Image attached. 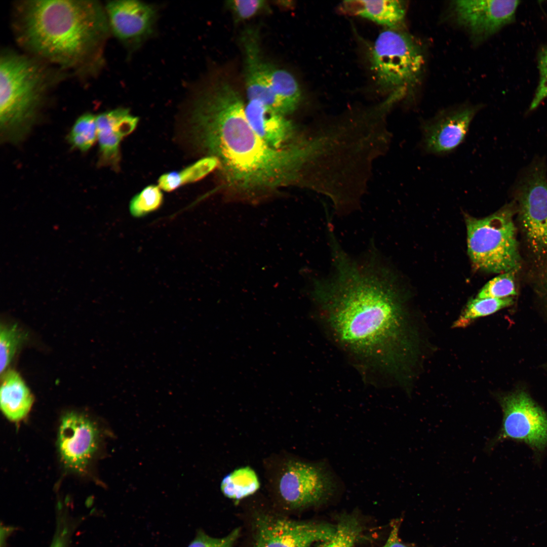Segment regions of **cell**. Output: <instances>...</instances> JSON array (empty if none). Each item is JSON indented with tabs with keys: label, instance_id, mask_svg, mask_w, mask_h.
<instances>
[{
	"label": "cell",
	"instance_id": "d4e9b609",
	"mask_svg": "<svg viewBox=\"0 0 547 547\" xmlns=\"http://www.w3.org/2000/svg\"><path fill=\"white\" fill-rule=\"evenodd\" d=\"M362 527L359 520L353 516L340 519L336 526V532L329 540L322 542L319 547H353L360 538Z\"/></svg>",
	"mask_w": 547,
	"mask_h": 547
},
{
	"label": "cell",
	"instance_id": "4dcf8cb0",
	"mask_svg": "<svg viewBox=\"0 0 547 547\" xmlns=\"http://www.w3.org/2000/svg\"><path fill=\"white\" fill-rule=\"evenodd\" d=\"M539 72V84L530 106V110L535 109L547 98V46L542 48L538 57Z\"/></svg>",
	"mask_w": 547,
	"mask_h": 547
},
{
	"label": "cell",
	"instance_id": "7c38bea8",
	"mask_svg": "<svg viewBox=\"0 0 547 547\" xmlns=\"http://www.w3.org/2000/svg\"><path fill=\"white\" fill-rule=\"evenodd\" d=\"M520 1H456L452 4L458 22L478 39L486 38L514 21Z\"/></svg>",
	"mask_w": 547,
	"mask_h": 547
},
{
	"label": "cell",
	"instance_id": "f546056e",
	"mask_svg": "<svg viewBox=\"0 0 547 547\" xmlns=\"http://www.w3.org/2000/svg\"><path fill=\"white\" fill-rule=\"evenodd\" d=\"M240 533V529L237 528L225 536L216 538L200 531L188 547H233Z\"/></svg>",
	"mask_w": 547,
	"mask_h": 547
},
{
	"label": "cell",
	"instance_id": "ac0fdd59",
	"mask_svg": "<svg viewBox=\"0 0 547 547\" xmlns=\"http://www.w3.org/2000/svg\"><path fill=\"white\" fill-rule=\"evenodd\" d=\"M343 10L385 26L397 29L404 20L406 4L401 1H346L341 4Z\"/></svg>",
	"mask_w": 547,
	"mask_h": 547
},
{
	"label": "cell",
	"instance_id": "44dd1931",
	"mask_svg": "<svg viewBox=\"0 0 547 547\" xmlns=\"http://www.w3.org/2000/svg\"><path fill=\"white\" fill-rule=\"evenodd\" d=\"M218 167V160L208 155L181 171L162 175L158 180L159 186L165 191H171L184 184L198 181Z\"/></svg>",
	"mask_w": 547,
	"mask_h": 547
},
{
	"label": "cell",
	"instance_id": "9a60e30c",
	"mask_svg": "<svg viewBox=\"0 0 547 547\" xmlns=\"http://www.w3.org/2000/svg\"><path fill=\"white\" fill-rule=\"evenodd\" d=\"M259 41V32L255 28L247 29L241 36L248 100H257L269 108L282 114L268 82L266 62L262 57Z\"/></svg>",
	"mask_w": 547,
	"mask_h": 547
},
{
	"label": "cell",
	"instance_id": "5bb4252c",
	"mask_svg": "<svg viewBox=\"0 0 547 547\" xmlns=\"http://www.w3.org/2000/svg\"><path fill=\"white\" fill-rule=\"evenodd\" d=\"M478 108L465 106L440 113L421 126V146L430 154H443L464 140Z\"/></svg>",
	"mask_w": 547,
	"mask_h": 547
},
{
	"label": "cell",
	"instance_id": "4316f807",
	"mask_svg": "<svg viewBox=\"0 0 547 547\" xmlns=\"http://www.w3.org/2000/svg\"><path fill=\"white\" fill-rule=\"evenodd\" d=\"M16 325L3 326L0 333V369L4 373L15 356L24 338Z\"/></svg>",
	"mask_w": 547,
	"mask_h": 547
},
{
	"label": "cell",
	"instance_id": "277c9868",
	"mask_svg": "<svg viewBox=\"0 0 547 547\" xmlns=\"http://www.w3.org/2000/svg\"><path fill=\"white\" fill-rule=\"evenodd\" d=\"M45 74L27 57L5 52L0 60V131L16 143L31 130L46 90Z\"/></svg>",
	"mask_w": 547,
	"mask_h": 547
},
{
	"label": "cell",
	"instance_id": "f1b7e54d",
	"mask_svg": "<svg viewBox=\"0 0 547 547\" xmlns=\"http://www.w3.org/2000/svg\"><path fill=\"white\" fill-rule=\"evenodd\" d=\"M226 5L238 20L251 18L266 7V1L263 0H231Z\"/></svg>",
	"mask_w": 547,
	"mask_h": 547
},
{
	"label": "cell",
	"instance_id": "d6986e66",
	"mask_svg": "<svg viewBox=\"0 0 547 547\" xmlns=\"http://www.w3.org/2000/svg\"><path fill=\"white\" fill-rule=\"evenodd\" d=\"M0 394L1 410L11 421L22 419L31 409L32 396L21 377L14 370L3 373Z\"/></svg>",
	"mask_w": 547,
	"mask_h": 547
},
{
	"label": "cell",
	"instance_id": "2e32d148",
	"mask_svg": "<svg viewBox=\"0 0 547 547\" xmlns=\"http://www.w3.org/2000/svg\"><path fill=\"white\" fill-rule=\"evenodd\" d=\"M98 164L117 169L122 139L136 127L138 118L128 109L119 108L96 115Z\"/></svg>",
	"mask_w": 547,
	"mask_h": 547
},
{
	"label": "cell",
	"instance_id": "7402d4cb",
	"mask_svg": "<svg viewBox=\"0 0 547 547\" xmlns=\"http://www.w3.org/2000/svg\"><path fill=\"white\" fill-rule=\"evenodd\" d=\"M260 482L255 471L249 466H242L226 475L220 483V490L227 498L238 501L254 494Z\"/></svg>",
	"mask_w": 547,
	"mask_h": 547
},
{
	"label": "cell",
	"instance_id": "6da1fadb",
	"mask_svg": "<svg viewBox=\"0 0 547 547\" xmlns=\"http://www.w3.org/2000/svg\"><path fill=\"white\" fill-rule=\"evenodd\" d=\"M335 272L313 296L333 339L370 369L395 374L410 350L402 297L393 275L373 260L360 264L332 244Z\"/></svg>",
	"mask_w": 547,
	"mask_h": 547
},
{
	"label": "cell",
	"instance_id": "d6a6232c",
	"mask_svg": "<svg viewBox=\"0 0 547 547\" xmlns=\"http://www.w3.org/2000/svg\"><path fill=\"white\" fill-rule=\"evenodd\" d=\"M67 537L68 530L66 526H62L60 524L50 547H66Z\"/></svg>",
	"mask_w": 547,
	"mask_h": 547
},
{
	"label": "cell",
	"instance_id": "8992f818",
	"mask_svg": "<svg viewBox=\"0 0 547 547\" xmlns=\"http://www.w3.org/2000/svg\"><path fill=\"white\" fill-rule=\"evenodd\" d=\"M513 211L511 205L484 218L465 215L467 253L475 268L500 274L520 267Z\"/></svg>",
	"mask_w": 547,
	"mask_h": 547
},
{
	"label": "cell",
	"instance_id": "83f0119b",
	"mask_svg": "<svg viewBox=\"0 0 547 547\" xmlns=\"http://www.w3.org/2000/svg\"><path fill=\"white\" fill-rule=\"evenodd\" d=\"M515 271L500 274L488 281L480 290L476 297L502 298L515 295Z\"/></svg>",
	"mask_w": 547,
	"mask_h": 547
},
{
	"label": "cell",
	"instance_id": "52a82bcc",
	"mask_svg": "<svg viewBox=\"0 0 547 547\" xmlns=\"http://www.w3.org/2000/svg\"><path fill=\"white\" fill-rule=\"evenodd\" d=\"M371 68L378 87L400 93L414 84L421 72V49L408 34L386 29L377 36L370 55Z\"/></svg>",
	"mask_w": 547,
	"mask_h": 547
},
{
	"label": "cell",
	"instance_id": "484cf974",
	"mask_svg": "<svg viewBox=\"0 0 547 547\" xmlns=\"http://www.w3.org/2000/svg\"><path fill=\"white\" fill-rule=\"evenodd\" d=\"M163 200V193L159 186H147L130 201V213L134 217H142L157 210L162 205Z\"/></svg>",
	"mask_w": 547,
	"mask_h": 547
},
{
	"label": "cell",
	"instance_id": "30bf717a",
	"mask_svg": "<svg viewBox=\"0 0 547 547\" xmlns=\"http://www.w3.org/2000/svg\"><path fill=\"white\" fill-rule=\"evenodd\" d=\"M523 230L534 252L547 251V179L543 166L534 167L517 189Z\"/></svg>",
	"mask_w": 547,
	"mask_h": 547
},
{
	"label": "cell",
	"instance_id": "ba28073f",
	"mask_svg": "<svg viewBox=\"0 0 547 547\" xmlns=\"http://www.w3.org/2000/svg\"><path fill=\"white\" fill-rule=\"evenodd\" d=\"M499 402L503 412L501 428L488 442L490 451L504 439L522 442L536 451L547 447V414L525 392L518 391L501 396Z\"/></svg>",
	"mask_w": 547,
	"mask_h": 547
},
{
	"label": "cell",
	"instance_id": "4fadbf2b",
	"mask_svg": "<svg viewBox=\"0 0 547 547\" xmlns=\"http://www.w3.org/2000/svg\"><path fill=\"white\" fill-rule=\"evenodd\" d=\"M57 441L64 464L73 471L82 472L97 449L98 430L87 417L70 412L62 418Z\"/></svg>",
	"mask_w": 547,
	"mask_h": 547
},
{
	"label": "cell",
	"instance_id": "8fae6325",
	"mask_svg": "<svg viewBox=\"0 0 547 547\" xmlns=\"http://www.w3.org/2000/svg\"><path fill=\"white\" fill-rule=\"evenodd\" d=\"M105 10L113 33L131 50L137 49L153 32L157 18L153 5L134 0L113 1Z\"/></svg>",
	"mask_w": 547,
	"mask_h": 547
},
{
	"label": "cell",
	"instance_id": "ffe728a7",
	"mask_svg": "<svg viewBox=\"0 0 547 547\" xmlns=\"http://www.w3.org/2000/svg\"><path fill=\"white\" fill-rule=\"evenodd\" d=\"M265 69L271 89L277 99L283 114L293 112L302 97L299 85L294 76L287 70L266 62Z\"/></svg>",
	"mask_w": 547,
	"mask_h": 547
},
{
	"label": "cell",
	"instance_id": "e0dca14e",
	"mask_svg": "<svg viewBox=\"0 0 547 547\" xmlns=\"http://www.w3.org/2000/svg\"><path fill=\"white\" fill-rule=\"evenodd\" d=\"M245 112L252 129L269 145L283 149L298 144L294 126L286 115L255 100H248Z\"/></svg>",
	"mask_w": 547,
	"mask_h": 547
},
{
	"label": "cell",
	"instance_id": "5b68a950",
	"mask_svg": "<svg viewBox=\"0 0 547 547\" xmlns=\"http://www.w3.org/2000/svg\"><path fill=\"white\" fill-rule=\"evenodd\" d=\"M266 482L278 501L295 510L326 500L337 487L334 474L324 462L305 460L287 453L264 462Z\"/></svg>",
	"mask_w": 547,
	"mask_h": 547
},
{
	"label": "cell",
	"instance_id": "603a6c76",
	"mask_svg": "<svg viewBox=\"0 0 547 547\" xmlns=\"http://www.w3.org/2000/svg\"><path fill=\"white\" fill-rule=\"evenodd\" d=\"M513 302V299L511 297L502 298L476 297L472 299L467 303L459 318L454 323L453 327H465L475 319L491 315L510 306Z\"/></svg>",
	"mask_w": 547,
	"mask_h": 547
},
{
	"label": "cell",
	"instance_id": "1f68e13d",
	"mask_svg": "<svg viewBox=\"0 0 547 547\" xmlns=\"http://www.w3.org/2000/svg\"><path fill=\"white\" fill-rule=\"evenodd\" d=\"M399 528L398 523L393 524L388 537L384 545L382 547H407L400 539Z\"/></svg>",
	"mask_w": 547,
	"mask_h": 547
},
{
	"label": "cell",
	"instance_id": "9c48e42d",
	"mask_svg": "<svg viewBox=\"0 0 547 547\" xmlns=\"http://www.w3.org/2000/svg\"><path fill=\"white\" fill-rule=\"evenodd\" d=\"M253 523L252 547H310L336 532L329 524L296 521L269 513L256 514Z\"/></svg>",
	"mask_w": 547,
	"mask_h": 547
},
{
	"label": "cell",
	"instance_id": "3957f363",
	"mask_svg": "<svg viewBox=\"0 0 547 547\" xmlns=\"http://www.w3.org/2000/svg\"><path fill=\"white\" fill-rule=\"evenodd\" d=\"M18 9L21 42L63 67L79 66L100 50L109 27L105 10L96 1H28Z\"/></svg>",
	"mask_w": 547,
	"mask_h": 547
},
{
	"label": "cell",
	"instance_id": "cb8c5ba5",
	"mask_svg": "<svg viewBox=\"0 0 547 547\" xmlns=\"http://www.w3.org/2000/svg\"><path fill=\"white\" fill-rule=\"evenodd\" d=\"M71 146L83 152L89 150L97 141L96 115L87 113L73 125L68 136Z\"/></svg>",
	"mask_w": 547,
	"mask_h": 547
},
{
	"label": "cell",
	"instance_id": "7a4b0ae2",
	"mask_svg": "<svg viewBox=\"0 0 547 547\" xmlns=\"http://www.w3.org/2000/svg\"><path fill=\"white\" fill-rule=\"evenodd\" d=\"M196 93L194 130L208 155L218 160L230 187L252 196L295 182L308 149L300 144L277 149L264 142L249 123L240 94L226 82H215Z\"/></svg>",
	"mask_w": 547,
	"mask_h": 547
}]
</instances>
